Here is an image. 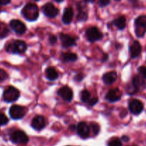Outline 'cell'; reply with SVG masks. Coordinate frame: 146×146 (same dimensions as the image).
Listing matches in <instances>:
<instances>
[{
  "label": "cell",
  "instance_id": "cell-26",
  "mask_svg": "<svg viewBox=\"0 0 146 146\" xmlns=\"http://www.w3.org/2000/svg\"><path fill=\"white\" fill-rule=\"evenodd\" d=\"M9 122V119L3 113H0V125H5L7 124Z\"/></svg>",
  "mask_w": 146,
  "mask_h": 146
},
{
  "label": "cell",
  "instance_id": "cell-17",
  "mask_svg": "<svg viewBox=\"0 0 146 146\" xmlns=\"http://www.w3.org/2000/svg\"><path fill=\"white\" fill-rule=\"evenodd\" d=\"M141 50L142 47L140 42L137 41L133 42V43L131 44L130 47V52L132 58L134 59L138 57L140 55V52H141Z\"/></svg>",
  "mask_w": 146,
  "mask_h": 146
},
{
  "label": "cell",
  "instance_id": "cell-27",
  "mask_svg": "<svg viewBox=\"0 0 146 146\" xmlns=\"http://www.w3.org/2000/svg\"><path fill=\"white\" fill-rule=\"evenodd\" d=\"M90 127L91 128H92V131H93L94 135H98L100 131V126L98 125V124H97V123H91Z\"/></svg>",
  "mask_w": 146,
  "mask_h": 146
},
{
  "label": "cell",
  "instance_id": "cell-4",
  "mask_svg": "<svg viewBox=\"0 0 146 146\" xmlns=\"http://www.w3.org/2000/svg\"><path fill=\"white\" fill-rule=\"evenodd\" d=\"M19 90L14 87H8L3 94L4 100L7 102H15L19 98Z\"/></svg>",
  "mask_w": 146,
  "mask_h": 146
},
{
  "label": "cell",
  "instance_id": "cell-39",
  "mask_svg": "<svg viewBox=\"0 0 146 146\" xmlns=\"http://www.w3.org/2000/svg\"><path fill=\"white\" fill-rule=\"evenodd\" d=\"M116 1H120V0H116Z\"/></svg>",
  "mask_w": 146,
  "mask_h": 146
},
{
  "label": "cell",
  "instance_id": "cell-14",
  "mask_svg": "<svg viewBox=\"0 0 146 146\" xmlns=\"http://www.w3.org/2000/svg\"><path fill=\"white\" fill-rule=\"evenodd\" d=\"M46 125L45 119L43 116L37 115L33 118L32 121V127L36 130H41Z\"/></svg>",
  "mask_w": 146,
  "mask_h": 146
},
{
  "label": "cell",
  "instance_id": "cell-29",
  "mask_svg": "<svg viewBox=\"0 0 146 146\" xmlns=\"http://www.w3.org/2000/svg\"><path fill=\"white\" fill-rule=\"evenodd\" d=\"M138 72L144 78H146V67L141 66L138 68Z\"/></svg>",
  "mask_w": 146,
  "mask_h": 146
},
{
  "label": "cell",
  "instance_id": "cell-16",
  "mask_svg": "<svg viewBox=\"0 0 146 146\" xmlns=\"http://www.w3.org/2000/svg\"><path fill=\"white\" fill-rule=\"evenodd\" d=\"M133 86L137 90H143L146 88V82L143 77L136 75L133 79Z\"/></svg>",
  "mask_w": 146,
  "mask_h": 146
},
{
  "label": "cell",
  "instance_id": "cell-6",
  "mask_svg": "<svg viewBox=\"0 0 146 146\" xmlns=\"http://www.w3.org/2000/svg\"><path fill=\"white\" fill-rule=\"evenodd\" d=\"M85 35H86L88 41L91 42L100 40L102 37V34L96 27H92L87 29Z\"/></svg>",
  "mask_w": 146,
  "mask_h": 146
},
{
  "label": "cell",
  "instance_id": "cell-5",
  "mask_svg": "<svg viewBox=\"0 0 146 146\" xmlns=\"http://www.w3.org/2000/svg\"><path fill=\"white\" fill-rule=\"evenodd\" d=\"M12 142L16 144H26L29 141V137L25 132L22 130H17L14 132L10 136Z\"/></svg>",
  "mask_w": 146,
  "mask_h": 146
},
{
  "label": "cell",
  "instance_id": "cell-11",
  "mask_svg": "<svg viewBox=\"0 0 146 146\" xmlns=\"http://www.w3.org/2000/svg\"><path fill=\"white\" fill-rule=\"evenodd\" d=\"M121 96V91L118 88H114V89L110 90L107 93L106 96H105V100L109 101L110 102H115L120 100Z\"/></svg>",
  "mask_w": 146,
  "mask_h": 146
},
{
  "label": "cell",
  "instance_id": "cell-8",
  "mask_svg": "<svg viewBox=\"0 0 146 146\" xmlns=\"http://www.w3.org/2000/svg\"><path fill=\"white\" fill-rule=\"evenodd\" d=\"M129 109L134 115H139L143 110V104L139 100H131L129 102Z\"/></svg>",
  "mask_w": 146,
  "mask_h": 146
},
{
  "label": "cell",
  "instance_id": "cell-21",
  "mask_svg": "<svg viewBox=\"0 0 146 146\" xmlns=\"http://www.w3.org/2000/svg\"><path fill=\"white\" fill-rule=\"evenodd\" d=\"M113 24L115 26L117 27L119 29L122 30V29H125L126 26V19L124 16L119 17L116 18L114 21H113Z\"/></svg>",
  "mask_w": 146,
  "mask_h": 146
},
{
  "label": "cell",
  "instance_id": "cell-41",
  "mask_svg": "<svg viewBox=\"0 0 146 146\" xmlns=\"http://www.w3.org/2000/svg\"><path fill=\"white\" fill-rule=\"evenodd\" d=\"M133 146H135V145H133Z\"/></svg>",
  "mask_w": 146,
  "mask_h": 146
},
{
  "label": "cell",
  "instance_id": "cell-23",
  "mask_svg": "<svg viewBox=\"0 0 146 146\" xmlns=\"http://www.w3.org/2000/svg\"><path fill=\"white\" fill-rule=\"evenodd\" d=\"M81 100L84 102H88L91 99V94L87 90H83L80 93Z\"/></svg>",
  "mask_w": 146,
  "mask_h": 146
},
{
  "label": "cell",
  "instance_id": "cell-30",
  "mask_svg": "<svg viewBox=\"0 0 146 146\" xmlns=\"http://www.w3.org/2000/svg\"><path fill=\"white\" fill-rule=\"evenodd\" d=\"M57 36H54V35H52V36H50V39H49V41H50V44H52V45H54V44L57 42Z\"/></svg>",
  "mask_w": 146,
  "mask_h": 146
},
{
  "label": "cell",
  "instance_id": "cell-24",
  "mask_svg": "<svg viewBox=\"0 0 146 146\" xmlns=\"http://www.w3.org/2000/svg\"><path fill=\"white\" fill-rule=\"evenodd\" d=\"M108 146H122V142L117 137H114L108 142Z\"/></svg>",
  "mask_w": 146,
  "mask_h": 146
},
{
  "label": "cell",
  "instance_id": "cell-34",
  "mask_svg": "<svg viewBox=\"0 0 146 146\" xmlns=\"http://www.w3.org/2000/svg\"><path fill=\"white\" fill-rule=\"evenodd\" d=\"M122 140H124V141H128L129 140V137H127V136H123V137H122Z\"/></svg>",
  "mask_w": 146,
  "mask_h": 146
},
{
  "label": "cell",
  "instance_id": "cell-1",
  "mask_svg": "<svg viewBox=\"0 0 146 146\" xmlns=\"http://www.w3.org/2000/svg\"><path fill=\"white\" fill-rule=\"evenodd\" d=\"M22 14L27 20L35 21L39 17L38 7L35 4H27L22 9Z\"/></svg>",
  "mask_w": 146,
  "mask_h": 146
},
{
  "label": "cell",
  "instance_id": "cell-13",
  "mask_svg": "<svg viewBox=\"0 0 146 146\" xmlns=\"http://www.w3.org/2000/svg\"><path fill=\"white\" fill-rule=\"evenodd\" d=\"M60 37L62 42V47H64V48L72 47V46L75 45V44H76L75 39L68 35L62 33L60 34Z\"/></svg>",
  "mask_w": 146,
  "mask_h": 146
},
{
  "label": "cell",
  "instance_id": "cell-38",
  "mask_svg": "<svg viewBox=\"0 0 146 146\" xmlns=\"http://www.w3.org/2000/svg\"><path fill=\"white\" fill-rule=\"evenodd\" d=\"M35 1H39V0H35Z\"/></svg>",
  "mask_w": 146,
  "mask_h": 146
},
{
  "label": "cell",
  "instance_id": "cell-28",
  "mask_svg": "<svg viewBox=\"0 0 146 146\" xmlns=\"http://www.w3.org/2000/svg\"><path fill=\"white\" fill-rule=\"evenodd\" d=\"M7 73L5 70L0 69V82L5 80L7 78Z\"/></svg>",
  "mask_w": 146,
  "mask_h": 146
},
{
  "label": "cell",
  "instance_id": "cell-22",
  "mask_svg": "<svg viewBox=\"0 0 146 146\" xmlns=\"http://www.w3.org/2000/svg\"><path fill=\"white\" fill-rule=\"evenodd\" d=\"M61 56L62 59L64 62H75L78 59V56L75 53H63Z\"/></svg>",
  "mask_w": 146,
  "mask_h": 146
},
{
  "label": "cell",
  "instance_id": "cell-3",
  "mask_svg": "<svg viewBox=\"0 0 146 146\" xmlns=\"http://www.w3.org/2000/svg\"><path fill=\"white\" fill-rule=\"evenodd\" d=\"M135 34L138 37L144 36L146 32V15L138 17L135 21Z\"/></svg>",
  "mask_w": 146,
  "mask_h": 146
},
{
  "label": "cell",
  "instance_id": "cell-20",
  "mask_svg": "<svg viewBox=\"0 0 146 146\" xmlns=\"http://www.w3.org/2000/svg\"><path fill=\"white\" fill-rule=\"evenodd\" d=\"M45 75L46 78L49 80H55L58 78L59 74L57 72V70L53 67H48L47 70H45Z\"/></svg>",
  "mask_w": 146,
  "mask_h": 146
},
{
  "label": "cell",
  "instance_id": "cell-36",
  "mask_svg": "<svg viewBox=\"0 0 146 146\" xmlns=\"http://www.w3.org/2000/svg\"><path fill=\"white\" fill-rule=\"evenodd\" d=\"M54 1L57 2H63L64 0H54Z\"/></svg>",
  "mask_w": 146,
  "mask_h": 146
},
{
  "label": "cell",
  "instance_id": "cell-7",
  "mask_svg": "<svg viewBox=\"0 0 146 146\" xmlns=\"http://www.w3.org/2000/svg\"><path fill=\"white\" fill-rule=\"evenodd\" d=\"M9 115L14 120H19L25 116V109L20 105H12L9 109Z\"/></svg>",
  "mask_w": 146,
  "mask_h": 146
},
{
  "label": "cell",
  "instance_id": "cell-12",
  "mask_svg": "<svg viewBox=\"0 0 146 146\" xmlns=\"http://www.w3.org/2000/svg\"><path fill=\"white\" fill-rule=\"evenodd\" d=\"M57 93L64 100L67 102H70L73 98L72 90L67 86H64L60 88Z\"/></svg>",
  "mask_w": 146,
  "mask_h": 146
},
{
  "label": "cell",
  "instance_id": "cell-18",
  "mask_svg": "<svg viewBox=\"0 0 146 146\" xmlns=\"http://www.w3.org/2000/svg\"><path fill=\"white\" fill-rule=\"evenodd\" d=\"M116 79H117V73L115 71L105 73V75L102 76V80H103L104 83L108 85L114 83Z\"/></svg>",
  "mask_w": 146,
  "mask_h": 146
},
{
  "label": "cell",
  "instance_id": "cell-10",
  "mask_svg": "<svg viewBox=\"0 0 146 146\" xmlns=\"http://www.w3.org/2000/svg\"><path fill=\"white\" fill-rule=\"evenodd\" d=\"M10 27L17 34L22 35L27 30V27L25 24L18 19H13L10 22Z\"/></svg>",
  "mask_w": 146,
  "mask_h": 146
},
{
  "label": "cell",
  "instance_id": "cell-15",
  "mask_svg": "<svg viewBox=\"0 0 146 146\" xmlns=\"http://www.w3.org/2000/svg\"><path fill=\"white\" fill-rule=\"evenodd\" d=\"M77 131H78V134L82 138H87L90 135V128L85 122H80L78 123Z\"/></svg>",
  "mask_w": 146,
  "mask_h": 146
},
{
  "label": "cell",
  "instance_id": "cell-37",
  "mask_svg": "<svg viewBox=\"0 0 146 146\" xmlns=\"http://www.w3.org/2000/svg\"><path fill=\"white\" fill-rule=\"evenodd\" d=\"M0 11H1V5H0Z\"/></svg>",
  "mask_w": 146,
  "mask_h": 146
},
{
  "label": "cell",
  "instance_id": "cell-25",
  "mask_svg": "<svg viewBox=\"0 0 146 146\" xmlns=\"http://www.w3.org/2000/svg\"><path fill=\"white\" fill-rule=\"evenodd\" d=\"M88 19V14L84 11L80 10L78 15V20L80 22H85Z\"/></svg>",
  "mask_w": 146,
  "mask_h": 146
},
{
  "label": "cell",
  "instance_id": "cell-35",
  "mask_svg": "<svg viewBox=\"0 0 146 146\" xmlns=\"http://www.w3.org/2000/svg\"><path fill=\"white\" fill-rule=\"evenodd\" d=\"M85 1L87 2H93L95 0H85Z\"/></svg>",
  "mask_w": 146,
  "mask_h": 146
},
{
  "label": "cell",
  "instance_id": "cell-19",
  "mask_svg": "<svg viewBox=\"0 0 146 146\" xmlns=\"http://www.w3.org/2000/svg\"><path fill=\"white\" fill-rule=\"evenodd\" d=\"M73 16H74V12L71 7L66 8L64 11L62 16V22L65 25H69L72 21Z\"/></svg>",
  "mask_w": 146,
  "mask_h": 146
},
{
  "label": "cell",
  "instance_id": "cell-31",
  "mask_svg": "<svg viewBox=\"0 0 146 146\" xmlns=\"http://www.w3.org/2000/svg\"><path fill=\"white\" fill-rule=\"evenodd\" d=\"M110 4V0H100L99 5L100 7H105Z\"/></svg>",
  "mask_w": 146,
  "mask_h": 146
},
{
  "label": "cell",
  "instance_id": "cell-9",
  "mask_svg": "<svg viewBox=\"0 0 146 146\" xmlns=\"http://www.w3.org/2000/svg\"><path fill=\"white\" fill-rule=\"evenodd\" d=\"M43 13L50 18H54L58 15L59 10L52 3H47L42 7Z\"/></svg>",
  "mask_w": 146,
  "mask_h": 146
},
{
  "label": "cell",
  "instance_id": "cell-2",
  "mask_svg": "<svg viewBox=\"0 0 146 146\" xmlns=\"http://www.w3.org/2000/svg\"><path fill=\"white\" fill-rule=\"evenodd\" d=\"M27 50V44L24 41L16 40L10 43L7 47V51L13 54H22Z\"/></svg>",
  "mask_w": 146,
  "mask_h": 146
},
{
  "label": "cell",
  "instance_id": "cell-40",
  "mask_svg": "<svg viewBox=\"0 0 146 146\" xmlns=\"http://www.w3.org/2000/svg\"><path fill=\"white\" fill-rule=\"evenodd\" d=\"M0 28H1V25H0Z\"/></svg>",
  "mask_w": 146,
  "mask_h": 146
},
{
  "label": "cell",
  "instance_id": "cell-32",
  "mask_svg": "<svg viewBox=\"0 0 146 146\" xmlns=\"http://www.w3.org/2000/svg\"><path fill=\"white\" fill-rule=\"evenodd\" d=\"M98 98H96V97H95V98H91L90 100V101L88 102H89V104L90 105H95V104L97 103V102H98Z\"/></svg>",
  "mask_w": 146,
  "mask_h": 146
},
{
  "label": "cell",
  "instance_id": "cell-33",
  "mask_svg": "<svg viewBox=\"0 0 146 146\" xmlns=\"http://www.w3.org/2000/svg\"><path fill=\"white\" fill-rule=\"evenodd\" d=\"M9 2H10V0H0V5H7Z\"/></svg>",
  "mask_w": 146,
  "mask_h": 146
}]
</instances>
